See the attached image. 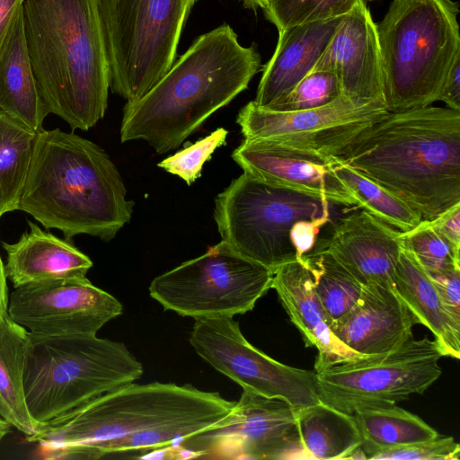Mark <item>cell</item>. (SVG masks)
Returning <instances> with one entry per match:
<instances>
[{
  "mask_svg": "<svg viewBox=\"0 0 460 460\" xmlns=\"http://www.w3.org/2000/svg\"><path fill=\"white\" fill-rule=\"evenodd\" d=\"M296 427L305 459H348L362 445L354 415L321 401L296 411Z\"/></svg>",
  "mask_w": 460,
  "mask_h": 460,
  "instance_id": "cell-26",
  "label": "cell"
},
{
  "mask_svg": "<svg viewBox=\"0 0 460 460\" xmlns=\"http://www.w3.org/2000/svg\"><path fill=\"white\" fill-rule=\"evenodd\" d=\"M122 312L116 297L87 278L26 285L9 296V317L33 336L96 335Z\"/></svg>",
  "mask_w": 460,
  "mask_h": 460,
  "instance_id": "cell-15",
  "label": "cell"
},
{
  "mask_svg": "<svg viewBox=\"0 0 460 460\" xmlns=\"http://www.w3.org/2000/svg\"><path fill=\"white\" fill-rule=\"evenodd\" d=\"M323 248L361 285L394 289L401 231L362 210L341 218Z\"/></svg>",
  "mask_w": 460,
  "mask_h": 460,
  "instance_id": "cell-18",
  "label": "cell"
},
{
  "mask_svg": "<svg viewBox=\"0 0 460 460\" xmlns=\"http://www.w3.org/2000/svg\"><path fill=\"white\" fill-rule=\"evenodd\" d=\"M122 177L106 152L59 128L36 133L18 210L66 239L88 234L113 239L131 219Z\"/></svg>",
  "mask_w": 460,
  "mask_h": 460,
  "instance_id": "cell-5",
  "label": "cell"
},
{
  "mask_svg": "<svg viewBox=\"0 0 460 460\" xmlns=\"http://www.w3.org/2000/svg\"><path fill=\"white\" fill-rule=\"evenodd\" d=\"M244 4L251 8H261L264 9L266 6V0H241Z\"/></svg>",
  "mask_w": 460,
  "mask_h": 460,
  "instance_id": "cell-42",
  "label": "cell"
},
{
  "mask_svg": "<svg viewBox=\"0 0 460 460\" xmlns=\"http://www.w3.org/2000/svg\"><path fill=\"white\" fill-rule=\"evenodd\" d=\"M235 402L190 385L129 383L25 438L46 460L101 459L177 447L224 425Z\"/></svg>",
  "mask_w": 460,
  "mask_h": 460,
  "instance_id": "cell-1",
  "label": "cell"
},
{
  "mask_svg": "<svg viewBox=\"0 0 460 460\" xmlns=\"http://www.w3.org/2000/svg\"><path fill=\"white\" fill-rule=\"evenodd\" d=\"M24 0H0V49L17 11Z\"/></svg>",
  "mask_w": 460,
  "mask_h": 460,
  "instance_id": "cell-40",
  "label": "cell"
},
{
  "mask_svg": "<svg viewBox=\"0 0 460 460\" xmlns=\"http://www.w3.org/2000/svg\"><path fill=\"white\" fill-rule=\"evenodd\" d=\"M367 1H374V0H367Z\"/></svg>",
  "mask_w": 460,
  "mask_h": 460,
  "instance_id": "cell-44",
  "label": "cell"
},
{
  "mask_svg": "<svg viewBox=\"0 0 460 460\" xmlns=\"http://www.w3.org/2000/svg\"><path fill=\"white\" fill-rule=\"evenodd\" d=\"M460 446L453 437H438L406 446L379 449L368 459L376 460H457Z\"/></svg>",
  "mask_w": 460,
  "mask_h": 460,
  "instance_id": "cell-35",
  "label": "cell"
},
{
  "mask_svg": "<svg viewBox=\"0 0 460 460\" xmlns=\"http://www.w3.org/2000/svg\"><path fill=\"white\" fill-rule=\"evenodd\" d=\"M233 160L261 181L322 198L330 203L356 206L353 193L333 168V156L262 140L243 141Z\"/></svg>",
  "mask_w": 460,
  "mask_h": 460,
  "instance_id": "cell-16",
  "label": "cell"
},
{
  "mask_svg": "<svg viewBox=\"0 0 460 460\" xmlns=\"http://www.w3.org/2000/svg\"><path fill=\"white\" fill-rule=\"evenodd\" d=\"M180 447L195 457L219 459H305L300 445L296 410L279 398L243 390L228 420L199 433Z\"/></svg>",
  "mask_w": 460,
  "mask_h": 460,
  "instance_id": "cell-14",
  "label": "cell"
},
{
  "mask_svg": "<svg viewBox=\"0 0 460 460\" xmlns=\"http://www.w3.org/2000/svg\"><path fill=\"white\" fill-rule=\"evenodd\" d=\"M429 274L446 312L460 324V270Z\"/></svg>",
  "mask_w": 460,
  "mask_h": 460,
  "instance_id": "cell-36",
  "label": "cell"
},
{
  "mask_svg": "<svg viewBox=\"0 0 460 460\" xmlns=\"http://www.w3.org/2000/svg\"><path fill=\"white\" fill-rule=\"evenodd\" d=\"M342 95L337 76L331 71H311L268 110L296 111L324 106ZM262 108V107H261Z\"/></svg>",
  "mask_w": 460,
  "mask_h": 460,
  "instance_id": "cell-33",
  "label": "cell"
},
{
  "mask_svg": "<svg viewBox=\"0 0 460 460\" xmlns=\"http://www.w3.org/2000/svg\"><path fill=\"white\" fill-rule=\"evenodd\" d=\"M459 4L393 0L376 24L388 111L432 105L460 55Z\"/></svg>",
  "mask_w": 460,
  "mask_h": 460,
  "instance_id": "cell-6",
  "label": "cell"
},
{
  "mask_svg": "<svg viewBox=\"0 0 460 460\" xmlns=\"http://www.w3.org/2000/svg\"><path fill=\"white\" fill-rule=\"evenodd\" d=\"M37 87L49 113L88 130L107 110L110 59L102 0H24Z\"/></svg>",
  "mask_w": 460,
  "mask_h": 460,
  "instance_id": "cell-4",
  "label": "cell"
},
{
  "mask_svg": "<svg viewBox=\"0 0 460 460\" xmlns=\"http://www.w3.org/2000/svg\"><path fill=\"white\" fill-rule=\"evenodd\" d=\"M142 374L141 362L122 342L97 335L30 334L26 403L34 420L44 426Z\"/></svg>",
  "mask_w": 460,
  "mask_h": 460,
  "instance_id": "cell-7",
  "label": "cell"
},
{
  "mask_svg": "<svg viewBox=\"0 0 460 460\" xmlns=\"http://www.w3.org/2000/svg\"><path fill=\"white\" fill-rule=\"evenodd\" d=\"M213 217L222 241L274 272L297 260L292 226L301 220H329L330 202L243 172L217 196Z\"/></svg>",
  "mask_w": 460,
  "mask_h": 460,
  "instance_id": "cell-8",
  "label": "cell"
},
{
  "mask_svg": "<svg viewBox=\"0 0 460 460\" xmlns=\"http://www.w3.org/2000/svg\"><path fill=\"white\" fill-rule=\"evenodd\" d=\"M302 260L310 270L314 290L330 323L337 321L357 302L363 285L323 247L313 250Z\"/></svg>",
  "mask_w": 460,
  "mask_h": 460,
  "instance_id": "cell-30",
  "label": "cell"
},
{
  "mask_svg": "<svg viewBox=\"0 0 460 460\" xmlns=\"http://www.w3.org/2000/svg\"><path fill=\"white\" fill-rule=\"evenodd\" d=\"M197 1L102 0L113 93L134 102L167 73Z\"/></svg>",
  "mask_w": 460,
  "mask_h": 460,
  "instance_id": "cell-9",
  "label": "cell"
},
{
  "mask_svg": "<svg viewBox=\"0 0 460 460\" xmlns=\"http://www.w3.org/2000/svg\"><path fill=\"white\" fill-rule=\"evenodd\" d=\"M271 288L276 290L290 321L300 332L305 347L317 349L314 371L367 357L354 352L333 334L314 290L310 270L302 259L278 268L273 272Z\"/></svg>",
  "mask_w": 460,
  "mask_h": 460,
  "instance_id": "cell-20",
  "label": "cell"
},
{
  "mask_svg": "<svg viewBox=\"0 0 460 460\" xmlns=\"http://www.w3.org/2000/svg\"><path fill=\"white\" fill-rule=\"evenodd\" d=\"M227 134L226 129L218 128L206 137L164 159L157 166L190 185L200 176L204 164L215 150L226 144Z\"/></svg>",
  "mask_w": 460,
  "mask_h": 460,
  "instance_id": "cell-34",
  "label": "cell"
},
{
  "mask_svg": "<svg viewBox=\"0 0 460 460\" xmlns=\"http://www.w3.org/2000/svg\"><path fill=\"white\" fill-rule=\"evenodd\" d=\"M189 341L201 358L243 390L285 400L296 411L320 401L314 370L282 364L259 350L234 317L195 319Z\"/></svg>",
  "mask_w": 460,
  "mask_h": 460,
  "instance_id": "cell-12",
  "label": "cell"
},
{
  "mask_svg": "<svg viewBox=\"0 0 460 460\" xmlns=\"http://www.w3.org/2000/svg\"><path fill=\"white\" fill-rule=\"evenodd\" d=\"M353 415L366 459L379 449L427 441L440 435L419 416L396 404L361 408Z\"/></svg>",
  "mask_w": 460,
  "mask_h": 460,
  "instance_id": "cell-27",
  "label": "cell"
},
{
  "mask_svg": "<svg viewBox=\"0 0 460 460\" xmlns=\"http://www.w3.org/2000/svg\"><path fill=\"white\" fill-rule=\"evenodd\" d=\"M261 67L229 24L200 35L142 97L123 108L120 140H144L156 153L180 146L213 113L244 91Z\"/></svg>",
  "mask_w": 460,
  "mask_h": 460,
  "instance_id": "cell-3",
  "label": "cell"
},
{
  "mask_svg": "<svg viewBox=\"0 0 460 460\" xmlns=\"http://www.w3.org/2000/svg\"><path fill=\"white\" fill-rule=\"evenodd\" d=\"M402 245L428 273L460 270V249L443 237L429 220H421L411 230L402 232Z\"/></svg>",
  "mask_w": 460,
  "mask_h": 460,
  "instance_id": "cell-31",
  "label": "cell"
},
{
  "mask_svg": "<svg viewBox=\"0 0 460 460\" xmlns=\"http://www.w3.org/2000/svg\"><path fill=\"white\" fill-rule=\"evenodd\" d=\"M0 111L35 133L49 115L31 64L23 23V5L15 13L0 49Z\"/></svg>",
  "mask_w": 460,
  "mask_h": 460,
  "instance_id": "cell-23",
  "label": "cell"
},
{
  "mask_svg": "<svg viewBox=\"0 0 460 460\" xmlns=\"http://www.w3.org/2000/svg\"><path fill=\"white\" fill-rule=\"evenodd\" d=\"M387 112L384 102H360L344 95L324 106L296 111H275L252 101L240 110L236 123L244 139L338 157Z\"/></svg>",
  "mask_w": 460,
  "mask_h": 460,
  "instance_id": "cell-13",
  "label": "cell"
},
{
  "mask_svg": "<svg viewBox=\"0 0 460 460\" xmlns=\"http://www.w3.org/2000/svg\"><path fill=\"white\" fill-rule=\"evenodd\" d=\"M435 340L413 337L389 352L330 365L315 371L319 400L353 414L366 407L396 404L424 393L441 375Z\"/></svg>",
  "mask_w": 460,
  "mask_h": 460,
  "instance_id": "cell-11",
  "label": "cell"
},
{
  "mask_svg": "<svg viewBox=\"0 0 460 460\" xmlns=\"http://www.w3.org/2000/svg\"><path fill=\"white\" fill-rule=\"evenodd\" d=\"M273 271L221 240L202 255L155 278L149 295L164 310L195 319L252 311L271 288Z\"/></svg>",
  "mask_w": 460,
  "mask_h": 460,
  "instance_id": "cell-10",
  "label": "cell"
},
{
  "mask_svg": "<svg viewBox=\"0 0 460 460\" xmlns=\"http://www.w3.org/2000/svg\"><path fill=\"white\" fill-rule=\"evenodd\" d=\"M9 295L7 276L4 265L0 257V318L8 315Z\"/></svg>",
  "mask_w": 460,
  "mask_h": 460,
  "instance_id": "cell-41",
  "label": "cell"
},
{
  "mask_svg": "<svg viewBox=\"0 0 460 460\" xmlns=\"http://www.w3.org/2000/svg\"><path fill=\"white\" fill-rule=\"evenodd\" d=\"M30 230L14 243H2L7 279L14 288L42 282L86 278L92 260L68 239L28 221Z\"/></svg>",
  "mask_w": 460,
  "mask_h": 460,
  "instance_id": "cell-22",
  "label": "cell"
},
{
  "mask_svg": "<svg viewBox=\"0 0 460 460\" xmlns=\"http://www.w3.org/2000/svg\"><path fill=\"white\" fill-rule=\"evenodd\" d=\"M438 101L446 103L447 108L460 111V55L448 70Z\"/></svg>",
  "mask_w": 460,
  "mask_h": 460,
  "instance_id": "cell-39",
  "label": "cell"
},
{
  "mask_svg": "<svg viewBox=\"0 0 460 460\" xmlns=\"http://www.w3.org/2000/svg\"><path fill=\"white\" fill-rule=\"evenodd\" d=\"M333 168L353 193L356 206L374 217L401 232L411 230L422 220L403 201L335 156Z\"/></svg>",
  "mask_w": 460,
  "mask_h": 460,
  "instance_id": "cell-29",
  "label": "cell"
},
{
  "mask_svg": "<svg viewBox=\"0 0 460 460\" xmlns=\"http://www.w3.org/2000/svg\"><path fill=\"white\" fill-rule=\"evenodd\" d=\"M328 221L327 219L301 220L292 226L290 239L297 260H301L314 250L319 230Z\"/></svg>",
  "mask_w": 460,
  "mask_h": 460,
  "instance_id": "cell-37",
  "label": "cell"
},
{
  "mask_svg": "<svg viewBox=\"0 0 460 460\" xmlns=\"http://www.w3.org/2000/svg\"><path fill=\"white\" fill-rule=\"evenodd\" d=\"M344 15L295 25L279 32L275 51L263 67L253 102L268 108L308 75Z\"/></svg>",
  "mask_w": 460,
  "mask_h": 460,
  "instance_id": "cell-21",
  "label": "cell"
},
{
  "mask_svg": "<svg viewBox=\"0 0 460 460\" xmlns=\"http://www.w3.org/2000/svg\"><path fill=\"white\" fill-rule=\"evenodd\" d=\"M36 133L0 111V217L18 210Z\"/></svg>",
  "mask_w": 460,
  "mask_h": 460,
  "instance_id": "cell-28",
  "label": "cell"
},
{
  "mask_svg": "<svg viewBox=\"0 0 460 460\" xmlns=\"http://www.w3.org/2000/svg\"><path fill=\"white\" fill-rule=\"evenodd\" d=\"M338 158L432 220L460 203V111H388Z\"/></svg>",
  "mask_w": 460,
  "mask_h": 460,
  "instance_id": "cell-2",
  "label": "cell"
},
{
  "mask_svg": "<svg viewBox=\"0 0 460 460\" xmlns=\"http://www.w3.org/2000/svg\"><path fill=\"white\" fill-rule=\"evenodd\" d=\"M11 431V425L0 417V441Z\"/></svg>",
  "mask_w": 460,
  "mask_h": 460,
  "instance_id": "cell-43",
  "label": "cell"
},
{
  "mask_svg": "<svg viewBox=\"0 0 460 460\" xmlns=\"http://www.w3.org/2000/svg\"><path fill=\"white\" fill-rule=\"evenodd\" d=\"M416 323L394 289L367 285L354 305L330 328L354 352L375 356L397 349L411 339Z\"/></svg>",
  "mask_w": 460,
  "mask_h": 460,
  "instance_id": "cell-19",
  "label": "cell"
},
{
  "mask_svg": "<svg viewBox=\"0 0 460 460\" xmlns=\"http://www.w3.org/2000/svg\"><path fill=\"white\" fill-rule=\"evenodd\" d=\"M357 0H266V18L279 32L307 22L327 20L349 13Z\"/></svg>",
  "mask_w": 460,
  "mask_h": 460,
  "instance_id": "cell-32",
  "label": "cell"
},
{
  "mask_svg": "<svg viewBox=\"0 0 460 460\" xmlns=\"http://www.w3.org/2000/svg\"><path fill=\"white\" fill-rule=\"evenodd\" d=\"M29 332L9 315L0 318V417L25 438L42 428L31 417L25 398L24 371Z\"/></svg>",
  "mask_w": 460,
  "mask_h": 460,
  "instance_id": "cell-25",
  "label": "cell"
},
{
  "mask_svg": "<svg viewBox=\"0 0 460 460\" xmlns=\"http://www.w3.org/2000/svg\"><path fill=\"white\" fill-rule=\"evenodd\" d=\"M429 221L443 237L460 249V203Z\"/></svg>",
  "mask_w": 460,
  "mask_h": 460,
  "instance_id": "cell-38",
  "label": "cell"
},
{
  "mask_svg": "<svg viewBox=\"0 0 460 460\" xmlns=\"http://www.w3.org/2000/svg\"><path fill=\"white\" fill-rule=\"evenodd\" d=\"M312 71H331L342 95L360 102H384L376 23L365 0H357Z\"/></svg>",
  "mask_w": 460,
  "mask_h": 460,
  "instance_id": "cell-17",
  "label": "cell"
},
{
  "mask_svg": "<svg viewBox=\"0 0 460 460\" xmlns=\"http://www.w3.org/2000/svg\"><path fill=\"white\" fill-rule=\"evenodd\" d=\"M394 291L417 323L434 334L444 356L460 358V324L446 312L429 274L402 245L394 275Z\"/></svg>",
  "mask_w": 460,
  "mask_h": 460,
  "instance_id": "cell-24",
  "label": "cell"
}]
</instances>
